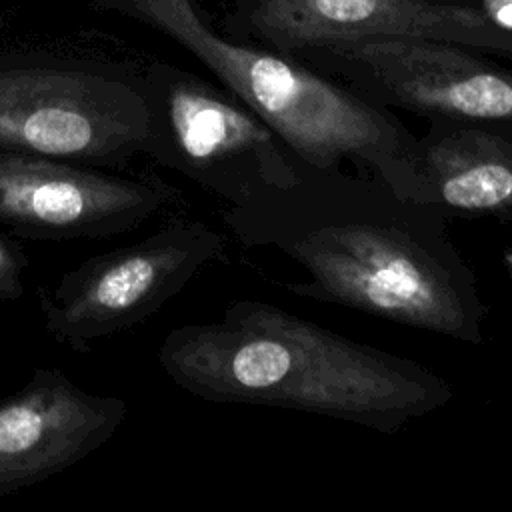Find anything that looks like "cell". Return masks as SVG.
<instances>
[{"instance_id":"5b68a950","label":"cell","mask_w":512,"mask_h":512,"mask_svg":"<svg viewBox=\"0 0 512 512\" xmlns=\"http://www.w3.org/2000/svg\"><path fill=\"white\" fill-rule=\"evenodd\" d=\"M146 80L82 66H0V150L88 166L142 154Z\"/></svg>"},{"instance_id":"277c9868","label":"cell","mask_w":512,"mask_h":512,"mask_svg":"<svg viewBox=\"0 0 512 512\" xmlns=\"http://www.w3.org/2000/svg\"><path fill=\"white\" fill-rule=\"evenodd\" d=\"M142 154L198 184L226 206L290 186L302 170L284 140L228 88L158 66L146 78Z\"/></svg>"},{"instance_id":"ba28073f","label":"cell","mask_w":512,"mask_h":512,"mask_svg":"<svg viewBox=\"0 0 512 512\" xmlns=\"http://www.w3.org/2000/svg\"><path fill=\"white\" fill-rule=\"evenodd\" d=\"M238 40L294 54L352 38H428L512 58V32L456 0H238Z\"/></svg>"},{"instance_id":"6da1fadb","label":"cell","mask_w":512,"mask_h":512,"mask_svg":"<svg viewBox=\"0 0 512 512\" xmlns=\"http://www.w3.org/2000/svg\"><path fill=\"white\" fill-rule=\"evenodd\" d=\"M448 220L366 172L306 164L290 186L222 210L242 246L276 250L304 270L286 292L482 344L488 306Z\"/></svg>"},{"instance_id":"7c38bea8","label":"cell","mask_w":512,"mask_h":512,"mask_svg":"<svg viewBox=\"0 0 512 512\" xmlns=\"http://www.w3.org/2000/svg\"><path fill=\"white\" fill-rule=\"evenodd\" d=\"M24 254L0 232V304L16 302L24 294Z\"/></svg>"},{"instance_id":"3957f363","label":"cell","mask_w":512,"mask_h":512,"mask_svg":"<svg viewBox=\"0 0 512 512\" xmlns=\"http://www.w3.org/2000/svg\"><path fill=\"white\" fill-rule=\"evenodd\" d=\"M312 168L346 162L418 202V136L388 108L308 64L208 28L190 0H136Z\"/></svg>"},{"instance_id":"7a4b0ae2","label":"cell","mask_w":512,"mask_h":512,"mask_svg":"<svg viewBox=\"0 0 512 512\" xmlns=\"http://www.w3.org/2000/svg\"><path fill=\"white\" fill-rule=\"evenodd\" d=\"M158 364L208 402L296 410L380 434H396L454 396L448 380L420 362L260 300H238L214 322L170 330Z\"/></svg>"},{"instance_id":"8fae6325","label":"cell","mask_w":512,"mask_h":512,"mask_svg":"<svg viewBox=\"0 0 512 512\" xmlns=\"http://www.w3.org/2000/svg\"><path fill=\"white\" fill-rule=\"evenodd\" d=\"M416 166L418 202L448 218L512 224V124L428 120Z\"/></svg>"},{"instance_id":"30bf717a","label":"cell","mask_w":512,"mask_h":512,"mask_svg":"<svg viewBox=\"0 0 512 512\" xmlns=\"http://www.w3.org/2000/svg\"><path fill=\"white\" fill-rule=\"evenodd\" d=\"M126 414V400L92 394L56 368H36L20 390L0 398V498L72 468L104 446Z\"/></svg>"},{"instance_id":"9c48e42d","label":"cell","mask_w":512,"mask_h":512,"mask_svg":"<svg viewBox=\"0 0 512 512\" xmlns=\"http://www.w3.org/2000/svg\"><path fill=\"white\" fill-rule=\"evenodd\" d=\"M178 200L162 180H132L62 158L0 150V226L20 238H106Z\"/></svg>"},{"instance_id":"4fadbf2b","label":"cell","mask_w":512,"mask_h":512,"mask_svg":"<svg viewBox=\"0 0 512 512\" xmlns=\"http://www.w3.org/2000/svg\"><path fill=\"white\" fill-rule=\"evenodd\" d=\"M480 8L488 18H492L500 28L512 32V0H456Z\"/></svg>"},{"instance_id":"8992f818","label":"cell","mask_w":512,"mask_h":512,"mask_svg":"<svg viewBox=\"0 0 512 512\" xmlns=\"http://www.w3.org/2000/svg\"><path fill=\"white\" fill-rule=\"evenodd\" d=\"M226 256V238L200 220H176L154 234L96 254L38 292L50 338L74 352L142 324L202 268Z\"/></svg>"},{"instance_id":"52a82bcc","label":"cell","mask_w":512,"mask_h":512,"mask_svg":"<svg viewBox=\"0 0 512 512\" xmlns=\"http://www.w3.org/2000/svg\"><path fill=\"white\" fill-rule=\"evenodd\" d=\"M290 56L388 110L426 120L512 124V70L458 44L352 38L306 46Z\"/></svg>"}]
</instances>
